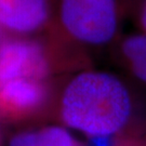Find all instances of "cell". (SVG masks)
<instances>
[{
	"instance_id": "cell-1",
	"label": "cell",
	"mask_w": 146,
	"mask_h": 146,
	"mask_svg": "<svg viewBox=\"0 0 146 146\" xmlns=\"http://www.w3.org/2000/svg\"><path fill=\"white\" fill-rule=\"evenodd\" d=\"M129 89L118 77L99 70L75 75L58 100L64 125L86 135H118L133 117Z\"/></svg>"
},
{
	"instance_id": "cell-2",
	"label": "cell",
	"mask_w": 146,
	"mask_h": 146,
	"mask_svg": "<svg viewBox=\"0 0 146 146\" xmlns=\"http://www.w3.org/2000/svg\"><path fill=\"white\" fill-rule=\"evenodd\" d=\"M58 20L65 39L84 47L105 46L118 31V1L58 0Z\"/></svg>"
},
{
	"instance_id": "cell-3",
	"label": "cell",
	"mask_w": 146,
	"mask_h": 146,
	"mask_svg": "<svg viewBox=\"0 0 146 146\" xmlns=\"http://www.w3.org/2000/svg\"><path fill=\"white\" fill-rule=\"evenodd\" d=\"M51 43L28 38L3 39L0 43V84L19 78L49 80L63 53Z\"/></svg>"
},
{
	"instance_id": "cell-4",
	"label": "cell",
	"mask_w": 146,
	"mask_h": 146,
	"mask_svg": "<svg viewBox=\"0 0 146 146\" xmlns=\"http://www.w3.org/2000/svg\"><path fill=\"white\" fill-rule=\"evenodd\" d=\"M52 88L49 80L19 78L0 84V117L22 121L38 117L50 106Z\"/></svg>"
},
{
	"instance_id": "cell-5",
	"label": "cell",
	"mask_w": 146,
	"mask_h": 146,
	"mask_svg": "<svg viewBox=\"0 0 146 146\" xmlns=\"http://www.w3.org/2000/svg\"><path fill=\"white\" fill-rule=\"evenodd\" d=\"M53 0H0V26L17 35L46 29L52 16Z\"/></svg>"
},
{
	"instance_id": "cell-6",
	"label": "cell",
	"mask_w": 146,
	"mask_h": 146,
	"mask_svg": "<svg viewBox=\"0 0 146 146\" xmlns=\"http://www.w3.org/2000/svg\"><path fill=\"white\" fill-rule=\"evenodd\" d=\"M9 146H82L62 127H43L23 131L11 139Z\"/></svg>"
},
{
	"instance_id": "cell-7",
	"label": "cell",
	"mask_w": 146,
	"mask_h": 146,
	"mask_svg": "<svg viewBox=\"0 0 146 146\" xmlns=\"http://www.w3.org/2000/svg\"><path fill=\"white\" fill-rule=\"evenodd\" d=\"M121 56L131 73L146 84V36L132 35L127 37L120 46Z\"/></svg>"
},
{
	"instance_id": "cell-8",
	"label": "cell",
	"mask_w": 146,
	"mask_h": 146,
	"mask_svg": "<svg viewBox=\"0 0 146 146\" xmlns=\"http://www.w3.org/2000/svg\"><path fill=\"white\" fill-rule=\"evenodd\" d=\"M117 135H91L88 136L87 146H117Z\"/></svg>"
},
{
	"instance_id": "cell-9",
	"label": "cell",
	"mask_w": 146,
	"mask_h": 146,
	"mask_svg": "<svg viewBox=\"0 0 146 146\" xmlns=\"http://www.w3.org/2000/svg\"><path fill=\"white\" fill-rule=\"evenodd\" d=\"M140 22H141L142 27L146 31V0H144V3H143V8H142V11H141V16H140Z\"/></svg>"
},
{
	"instance_id": "cell-10",
	"label": "cell",
	"mask_w": 146,
	"mask_h": 146,
	"mask_svg": "<svg viewBox=\"0 0 146 146\" xmlns=\"http://www.w3.org/2000/svg\"><path fill=\"white\" fill-rule=\"evenodd\" d=\"M3 40V28L0 26V43Z\"/></svg>"
},
{
	"instance_id": "cell-11",
	"label": "cell",
	"mask_w": 146,
	"mask_h": 146,
	"mask_svg": "<svg viewBox=\"0 0 146 146\" xmlns=\"http://www.w3.org/2000/svg\"><path fill=\"white\" fill-rule=\"evenodd\" d=\"M125 146H137L136 144H131V145H125Z\"/></svg>"
}]
</instances>
